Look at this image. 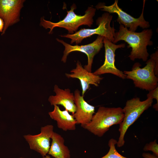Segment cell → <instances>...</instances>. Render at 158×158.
Masks as SVG:
<instances>
[{"mask_svg":"<svg viewBox=\"0 0 158 158\" xmlns=\"http://www.w3.org/2000/svg\"><path fill=\"white\" fill-rule=\"evenodd\" d=\"M74 102L76 111L73 114L77 124H80L81 127L89 123L95 113V107L87 103L80 91L76 89L74 91Z\"/></svg>","mask_w":158,"mask_h":158,"instance_id":"cell-12","label":"cell"},{"mask_svg":"<svg viewBox=\"0 0 158 158\" xmlns=\"http://www.w3.org/2000/svg\"><path fill=\"white\" fill-rule=\"evenodd\" d=\"M71 9L67 11V14L64 18L57 22H53L45 20L42 17L40 25L46 29L49 28V34H51L53 29L56 27L63 28L68 30V34H72L76 32L79 27L82 25H87L91 27L94 22L93 17L95 15L96 8L89 6L83 15H78L74 12L76 8L74 4L71 6Z\"/></svg>","mask_w":158,"mask_h":158,"instance_id":"cell-4","label":"cell"},{"mask_svg":"<svg viewBox=\"0 0 158 158\" xmlns=\"http://www.w3.org/2000/svg\"><path fill=\"white\" fill-rule=\"evenodd\" d=\"M54 91L56 95L50 96L48 99L51 105H61L65 110L74 114L76 111V106L74 102V94L71 92V90L69 88L61 89L55 85Z\"/></svg>","mask_w":158,"mask_h":158,"instance_id":"cell-14","label":"cell"},{"mask_svg":"<svg viewBox=\"0 0 158 158\" xmlns=\"http://www.w3.org/2000/svg\"><path fill=\"white\" fill-rule=\"evenodd\" d=\"M24 0H0V18L4 23L1 35H4L10 26L20 20V11Z\"/></svg>","mask_w":158,"mask_h":158,"instance_id":"cell-10","label":"cell"},{"mask_svg":"<svg viewBox=\"0 0 158 158\" xmlns=\"http://www.w3.org/2000/svg\"><path fill=\"white\" fill-rule=\"evenodd\" d=\"M4 27V23L3 20L0 18V32H2Z\"/></svg>","mask_w":158,"mask_h":158,"instance_id":"cell-21","label":"cell"},{"mask_svg":"<svg viewBox=\"0 0 158 158\" xmlns=\"http://www.w3.org/2000/svg\"><path fill=\"white\" fill-rule=\"evenodd\" d=\"M145 1H143V8L140 17L137 18L133 17L123 11L118 5V0H115L112 5L107 6L102 3L98 4L96 6V9H100L110 13H115L118 15L117 21L123 25L130 31L135 32L138 27L143 29H147L150 26L148 22L146 21L144 17V9Z\"/></svg>","mask_w":158,"mask_h":158,"instance_id":"cell-7","label":"cell"},{"mask_svg":"<svg viewBox=\"0 0 158 158\" xmlns=\"http://www.w3.org/2000/svg\"><path fill=\"white\" fill-rule=\"evenodd\" d=\"M113 16L108 12L103 14L96 20L98 27L94 29H81L72 34H67L60 36L71 39V44L75 42L77 45L80 43L84 39L95 34L103 37L112 43L115 32L114 27H111L110 23Z\"/></svg>","mask_w":158,"mask_h":158,"instance_id":"cell-6","label":"cell"},{"mask_svg":"<svg viewBox=\"0 0 158 158\" xmlns=\"http://www.w3.org/2000/svg\"><path fill=\"white\" fill-rule=\"evenodd\" d=\"M147 97L155 99L157 101V103L154 105L153 107L156 111L158 109V87H157L155 89L149 91V93L147 95Z\"/></svg>","mask_w":158,"mask_h":158,"instance_id":"cell-19","label":"cell"},{"mask_svg":"<svg viewBox=\"0 0 158 158\" xmlns=\"http://www.w3.org/2000/svg\"><path fill=\"white\" fill-rule=\"evenodd\" d=\"M24 158L22 157H20V158Z\"/></svg>","mask_w":158,"mask_h":158,"instance_id":"cell-23","label":"cell"},{"mask_svg":"<svg viewBox=\"0 0 158 158\" xmlns=\"http://www.w3.org/2000/svg\"><path fill=\"white\" fill-rule=\"evenodd\" d=\"M143 158H158V157L154 154H152L148 153H143L142 154Z\"/></svg>","mask_w":158,"mask_h":158,"instance_id":"cell-20","label":"cell"},{"mask_svg":"<svg viewBox=\"0 0 158 158\" xmlns=\"http://www.w3.org/2000/svg\"><path fill=\"white\" fill-rule=\"evenodd\" d=\"M51 139L52 142L48 154L54 158H70V151L64 145L63 138L59 134L54 132Z\"/></svg>","mask_w":158,"mask_h":158,"instance_id":"cell-16","label":"cell"},{"mask_svg":"<svg viewBox=\"0 0 158 158\" xmlns=\"http://www.w3.org/2000/svg\"><path fill=\"white\" fill-rule=\"evenodd\" d=\"M104 37L98 35L96 39L90 44L81 45H72L63 40L56 38L57 41L62 44L64 47L63 54L61 61L65 63L67 56L71 52L79 51L85 53L87 56V63L84 68L88 71L91 72L92 65L95 56L100 50L103 46Z\"/></svg>","mask_w":158,"mask_h":158,"instance_id":"cell-8","label":"cell"},{"mask_svg":"<svg viewBox=\"0 0 158 158\" xmlns=\"http://www.w3.org/2000/svg\"><path fill=\"white\" fill-rule=\"evenodd\" d=\"M54 107L53 110L48 114L52 119L56 121L58 127L64 131L75 130L77 122L73 115L66 110H61L58 105Z\"/></svg>","mask_w":158,"mask_h":158,"instance_id":"cell-15","label":"cell"},{"mask_svg":"<svg viewBox=\"0 0 158 158\" xmlns=\"http://www.w3.org/2000/svg\"><path fill=\"white\" fill-rule=\"evenodd\" d=\"M103 44L105 48V60L103 64L93 73L100 75L106 73H111L122 79H126L123 72L118 69L115 65V52L119 48H123L125 43L116 44L108 39L104 38Z\"/></svg>","mask_w":158,"mask_h":158,"instance_id":"cell-9","label":"cell"},{"mask_svg":"<svg viewBox=\"0 0 158 158\" xmlns=\"http://www.w3.org/2000/svg\"><path fill=\"white\" fill-rule=\"evenodd\" d=\"M70 72V74L66 73L65 75L68 78H75L79 80L82 88V95L83 96L89 89L90 85L98 86L103 79L99 75L88 71L83 67L78 61L77 62L76 68L71 70Z\"/></svg>","mask_w":158,"mask_h":158,"instance_id":"cell-13","label":"cell"},{"mask_svg":"<svg viewBox=\"0 0 158 158\" xmlns=\"http://www.w3.org/2000/svg\"><path fill=\"white\" fill-rule=\"evenodd\" d=\"M152 35L151 29H145L140 32H136L129 30L120 24L119 30L114 34L113 43L115 44L119 41H124L128 44V47L131 48L128 56L131 60L139 59L145 61L149 56L147 47L153 44L151 40Z\"/></svg>","mask_w":158,"mask_h":158,"instance_id":"cell-1","label":"cell"},{"mask_svg":"<svg viewBox=\"0 0 158 158\" xmlns=\"http://www.w3.org/2000/svg\"><path fill=\"white\" fill-rule=\"evenodd\" d=\"M123 118V109L120 107L100 106L93 116L90 122L82 127L95 135L101 137L112 126L119 125Z\"/></svg>","mask_w":158,"mask_h":158,"instance_id":"cell-3","label":"cell"},{"mask_svg":"<svg viewBox=\"0 0 158 158\" xmlns=\"http://www.w3.org/2000/svg\"><path fill=\"white\" fill-rule=\"evenodd\" d=\"M40 131L38 134L25 135L23 137L31 149L39 153L43 157L47 155L49 150L50 139L54 132V126L47 125L42 127Z\"/></svg>","mask_w":158,"mask_h":158,"instance_id":"cell-11","label":"cell"},{"mask_svg":"<svg viewBox=\"0 0 158 158\" xmlns=\"http://www.w3.org/2000/svg\"><path fill=\"white\" fill-rule=\"evenodd\" d=\"M1 99V98L0 97V100Z\"/></svg>","mask_w":158,"mask_h":158,"instance_id":"cell-24","label":"cell"},{"mask_svg":"<svg viewBox=\"0 0 158 158\" xmlns=\"http://www.w3.org/2000/svg\"><path fill=\"white\" fill-rule=\"evenodd\" d=\"M158 51L150 56L146 65L140 68L141 64L136 62L133 65L130 71H124L126 78L132 80L135 87L149 91L158 87Z\"/></svg>","mask_w":158,"mask_h":158,"instance_id":"cell-2","label":"cell"},{"mask_svg":"<svg viewBox=\"0 0 158 158\" xmlns=\"http://www.w3.org/2000/svg\"><path fill=\"white\" fill-rule=\"evenodd\" d=\"M117 142V141L116 140L111 139L108 142V145L109 147L108 152L105 155L100 158H128L122 155L117 151L115 145Z\"/></svg>","mask_w":158,"mask_h":158,"instance_id":"cell-17","label":"cell"},{"mask_svg":"<svg viewBox=\"0 0 158 158\" xmlns=\"http://www.w3.org/2000/svg\"><path fill=\"white\" fill-rule=\"evenodd\" d=\"M42 158H51V157L49 155H47L45 156L42 157Z\"/></svg>","mask_w":158,"mask_h":158,"instance_id":"cell-22","label":"cell"},{"mask_svg":"<svg viewBox=\"0 0 158 158\" xmlns=\"http://www.w3.org/2000/svg\"><path fill=\"white\" fill-rule=\"evenodd\" d=\"M143 150L145 151H152L155 155L158 156V144L155 140L153 141L147 143L144 146Z\"/></svg>","mask_w":158,"mask_h":158,"instance_id":"cell-18","label":"cell"},{"mask_svg":"<svg viewBox=\"0 0 158 158\" xmlns=\"http://www.w3.org/2000/svg\"><path fill=\"white\" fill-rule=\"evenodd\" d=\"M153 99L148 97L141 101L139 97L133 98L128 100L123 109L124 118L119 124L118 131L120 135L117 145L118 147L124 145L125 134L129 127L135 121L145 110L152 106Z\"/></svg>","mask_w":158,"mask_h":158,"instance_id":"cell-5","label":"cell"}]
</instances>
